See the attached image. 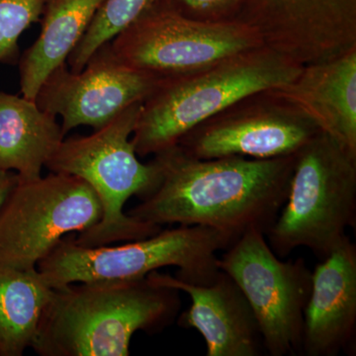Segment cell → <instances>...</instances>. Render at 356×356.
I'll list each match as a JSON object with an SVG mask.
<instances>
[{"instance_id":"cell-19","label":"cell","mask_w":356,"mask_h":356,"mask_svg":"<svg viewBox=\"0 0 356 356\" xmlns=\"http://www.w3.org/2000/svg\"><path fill=\"white\" fill-rule=\"evenodd\" d=\"M168 6L170 0H105L67 58L70 70L81 72L100 47L149 14Z\"/></svg>"},{"instance_id":"cell-5","label":"cell","mask_w":356,"mask_h":356,"mask_svg":"<svg viewBox=\"0 0 356 356\" xmlns=\"http://www.w3.org/2000/svg\"><path fill=\"white\" fill-rule=\"evenodd\" d=\"M356 222V152L318 132L295 154L286 200L267 232L280 259L297 248L327 257Z\"/></svg>"},{"instance_id":"cell-2","label":"cell","mask_w":356,"mask_h":356,"mask_svg":"<svg viewBox=\"0 0 356 356\" xmlns=\"http://www.w3.org/2000/svg\"><path fill=\"white\" fill-rule=\"evenodd\" d=\"M179 290L149 277L54 288L32 346L41 356H128L137 332L156 334L177 321Z\"/></svg>"},{"instance_id":"cell-15","label":"cell","mask_w":356,"mask_h":356,"mask_svg":"<svg viewBox=\"0 0 356 356\" xmlns=\"http://www.w3.org/2000/svg\"><path fill=\"white\" fill-rule=\"evenodd\" d=\"M274 90L303 110L323 132L356 152V48L303 65L290 83Z\"/></svg>"},{"instance_id":"cell-6","label":"cell","mask_w":356,"mask_h":356,"mask_svg":"<svg viewBox=\"0 0 356 356\" xmlns=\"http://www.w3.org/2000/svg\"><path fill=\"white\" fill-rule=\"evenodd\" d=\"M72 235L37 266L53 288L88 281L139 280L166 266L177 267V280L209 284L221 271L218 252L235 242L222 232L198 225H179L140 240L93 248L77 245Z\"/></svg>"},{"instance_id":"cell-4","label":"cell","mask_w":356,"mask_h":356,"mask_svg":"<svg viewBox=\"0 0 356 356\" xmlns=\"http://www.w3.org/2000/svg\"><path fill=\"white\" fill-rule=\"evenodd\" d=\"M140 106L142 102L133 104L91 135L63 140L47 163L51 172L83 179L102 204L100 221L83 233L72 234L77 245H116L147 238L161 229L125 212L129 199L143 197L156 179L153 163H140L131 140Z\"/></svg>"},{"instance_id":"cell-17","label":"cell","mask_w":356,"mask_h":356,"mask_svg":"<svg viewBox=\"0 0 356 356\" xmlns=\"http://www.w3.org/2000/svg\"><path fill=\"white\" fill-rule=\"evenodd\" d=\"M105 0H50L38 39L20 56L21 92L36 99L44 79L65 64Z\"/></svg>"},{"instance_id":"cell-8","label":"cell","mask_w":356,"mask_h":356,"mask_svg":"<svg viewBox=\"0 0 356 356\" xmlns=\"http://www.w3.org/2000/svg\"><path fill=\"white\" fill-rule=\"evenodd\" d=\"M254 312L262 346L270 356L302 355L304 311L312 271L305 259L281 261L261 229H248L218 257Z\"/></svg>"},{"instance_id":"cell-21","label":"cell","mask_w":356,"mask_h":356,"mask_svg":"<svg viewBox=\"0 0 356 356\" xmlns=\"http://www.w3.org/2000/svg\"><path fill=\"white\" fill-rule=\"evenodd\" d=\"M248 0H170L172 10L205 22L234 21Z\"/></svg>"},{"instance_id":"cell-10","label":"cell","mask_w":356,"mask_h":356,"mask_svg":"<svg viewBox=\"0 0 356 356\" xmlns=\"http://www.w3.org/2000/svg\"><path fill=\"white\" fill-rule=\"evenodd\" d=\"M274 89L252 93L185 134L177 145L194 158L275 159L296 154L321 132Z\"/></svg>"},{"instance_id":"cell-7","label":"cell","mask_w":356,"mask_h":356,"mask_svg":"<svg viewBox=\"0 0 356 356\" xmlns=\"http://www.w3.org/2000/svg\"><path fill=\"white\" fill-rule=\"evenodd\" d=\"M102 217L99 199L81 178L58 172L18 177L0 209V266L37 268L63 238L92 228Z\"/></svg>"},{"instance_id":"cell-18","label":"cell","mask_w":356,"mask_h":356,"mask_svg":"<svg viewBox=\"0 0 356 356\" xmlns=\"http://www.w3.org/2000/svg\"><path fill=\"white\" fill-rule=\"evenodd\" d=\"M53 292L38 269L0 266V356L32 348Z\"/></svg>"},{"instance_id":"cell-20","label":"cell","mask_w":356,"mask_h":356,"mask_svg":"<svg viewBox=\"0 0 356 356\" xmlns=\"http://www.w3.org/2000/svg\"><path fill=\"white\" fill-rule=\"evenodd\" d=\"M49 1L0 0V64H18L20 36L43 16Z\"/></svg>"},{"instance_id":"cell-3","label":"cell","mask_w":356,"mask_h":356,"mask_svg":"<svg viewBox=\"0 0 356 356\" xmlns=\"http://www.w3.org/2000/svg\"><path fill=\"white\" fill-rule=\"evenodd\" d=\"M302 65L266 47L208 69L165 77L142 103L131 140L138 156L175 146L194 127L252 93L281 88Z\"/></svg>"},{"instance_id":"cell-22","label":"cell","mask_w":356,"mask_h":356,"mask_svg":"<svg viewBox=\"0 0 356 356\" xmlns=\"http://www.w3.org/2000/svg\"><path fill=\"white\" fill-rule=\"evenodd\" d=\"M18 180L17 173L0 170V209Z\"/></svg>"},{"instance_id":"cell-11","label":"cell","mask_w":356,"mask_h":356,"mask_svg":"<svg viewBox=\"0 0 356 356\" xmlns=\"http://www.w3.org/2000/svg\"><path fill=\"white\" fill-rule=\"evenodd\" d=\"M161 79L122 63L109 42L91 56L81 72H72L67 63L58 65L44 79L35 102L47 113L62 118L64 136L79 126L95 131L144 102Z\"/></svg>"},{"instance_id":"cell-1","label":"cell","mask_w":356,"mask_h":356,"mask_svg":"<svg viewBox=\"0 0 356 356\" xmlns=\"http://www.w3.org/2000/svg\"><path fill=\"white\" fill-rule=\"evenodd\" d=\"M295 154L275 159H201L178 145L154 154L152 188L127 213L152 226H204L238 240L266 234L286 200Z\"/></svg>"},{"instance_id":"cell-16","label":"cell","mask_w":356,"mask_h":356,"mask_svg":"<svg viewBox=\"0 0 356 356\" xmlns=\"http://www.w3.org/2000/svg\"><path fill=\"white\" fill-rule=\"evenodd\" d=\"M56 118L35 100L0 92V170L17 173L21 179L42 177L65 139Z\"/></svg>"},{"instance_id":"cell-12","label":"cell","mask_w":356,"mask_h":356,"mask_svg":"<svg viewBox=\"0 0 356 356\" xmlns=\"http://www.w3.org/2000/svg\"><path fill=\"white\" fill-rule=\"evenodd\" d=\"M234 21L302 67L356 48V0H248Z\"/></svg>"},{"instance_id":"cell-13","label":"cell","mask_w":356,"mask_h":356,"mask_svg":"<svg viewBox=\"0 0 356 356\" xmlns=\"http://www.w3.org/2000/svg\"><path fill=\"white\" fill-rule=\"evenodd\" d=\"M147 277L186 293L191 305L177 318L184 329L204 337L207 356H259L264 346L259 324L242 290L231 276L220 271L209 284H194L158 273Z\"/></svg>"},{"instance_id":"cell-14","label":"cell","mask_w":356,"mask_h":356,"mask_svg":"<svg viewBox=\"0 0 356 356\" xmlns=\"http://www.w3.org/2000/svg\"><path fill=\"white\" fill-rule=\"evenodd\" d=\"M355 341L356 245L346 236L312 271L302 355H353Z\"/></svg>"},{"instance_id":"cell-9","label":"cell","mask_w":356,"mask_h":356,"mask_svg":"<svg viewBox=\"0 0 356 356\" xmlns=\"http://www.w3.org/2000/svg\"><path fill=\"white\" fill-rule=\"evenodd\" d=\"M254 28L238 22H205L163 7L110 41L129 67L159 77L184 76L264 47Z\"/></svg>"}]
</instances>
